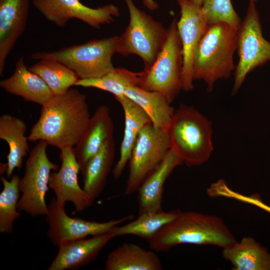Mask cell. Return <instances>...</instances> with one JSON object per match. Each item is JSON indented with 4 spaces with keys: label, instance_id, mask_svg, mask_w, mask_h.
I'll return each instance as SVG.
<instances>
[{
    "label": "cell",
    "instance_id": "44dd1931",
    "mask_svg": "<svg viewBox=\"0 0 270 270\" xmlns=\"http://www.w3.org/2000/svg\"><path fill=\"white\" fill-rule=\"evenodd\" d=\"M160 258L154 250L134 243L122 244L108 256L106 270H162Z\"/></svg>",
    "mask_w": 270,
    "mask_h": 270
},
{
    "label": "cell",
    "instance_id": "603a6c76",
    "mask_svg": "<svg viewBox=\"0 0 270 270\" xmlns=\"http://www.w3.org/2000/svg\"><path fill=\"white\" fill-rule=\"evenodd\" d=\"M26 123L21 119L8 114L0 116V138L8 145L9 152L6 156V176L12 177L14 170L20 168L24 157L29 150Z\"/></svg>",
    "mask_w": 270,
    "mask_h": 270
},
{
    "label": "cell",
    "instance_id": "1f68e13d",
    "mask_svg": "<svg viewBox=\"0 0 270 270\" xmlns=\"http://www.w3.org/2000/svg\"><path fill=\"white\" fill-rule=\"evenodd\" d=\"M196 6H201L203 0H188Z\"/></svg>",
    "mask_w": 270,
    "mask_h": 270
},
{
    "label": "cell",
    "instance_id": "30bf717a",
    "mask_svg": "<svg viewBox=\"0 0 270 270\" xmlns=\"http://www.w3.org/2000/svg\"><path fill=\"white\" fill-rule=\"evenodd\" d=\"M170 149L167 132L152 124L140 132L129 160V173L124 195L138 191L144 180L156 168Z\"/></svg>",
    "mask_w": 270,
    "mask_h": 270
},
{
    "label": "cell",
    "instance_id": "2e32d148",
    "mask_svg": "<svg viewBox=\"0 0 270 270\" xmlns=\"http://www.w3.org/2000/svg\"><path fill=\"white\" fill-rule=\"evenodd\" d=\"M114 238L109 232L65 242L58 247V253L48 270H75L94 260L100 252Z\"/></svg>",
    "mask_w": 270,
    "mask_h": 270
},
{
    "label": "cell",
    "instance_id": "7c38bea8",
    "mask_svg": "<svg viewBox=\"0 0 270 270\" xmlns=\"http://www.w3.org/2000/svg\"><path fill=\"white\" fill-rule=\"evenodd\" d=\"M32 2L46 20L60 28L70 20L76 18L98 29L102 25L112 22L120 15L118 8L113 4L92 8L80 0H32Z\"/></svg>",
    "mask_w": 270,
    "mask_h": 270
},
{
    "label": "cell",
    "instance_id": "e0dca14e",
    "mask_svg": "<svg viewBox=\"0 0 270 270\" xmlns=\"http://www.w3.org/2000/svg\"><path fill=\"white\" fill-rule=\"evenodd\" d=\"M114 123L108 108L99 106L90 117L88 126L78 144L74 148L80 172L86 163L113 137Z\"/></svg>",
    "mask_w": 270,
    "mask_h": 270
},
{
    "label": "cell",
    "instance_id": "9c48e42d",
    "mask_svg": "<svg viewBox=\"0 0 270 270\" xmlns=\"http://www.w3.org/2000/svg\"><path fill=\"white\" fill-rule=\"evenodd\" d=\"M256 2L249 0L246 15L238 30V62L234 70L232 95L236 94L250 72L270 62V42L262 36Z\"/></svg>",
    "mask_w": 270,
    "mask_h": 270
},
{
    "label": "cell",
    "instance_id": "484cf974",
    "mask_svg": "<svg viewBox=\"0 0 270 270\" xmlns=\"http://www.w3.org/2000/svg\"><path fill=\"white\" fill-rule=\"evenodd\" d=\"M28 69L44 80L54 95L65 93L79 80L75 72L56 60H40Z\"/></svg>",
    "mask_w": 270,
    "mask_h": 270
},
{
    "label": "cell",
    "instance_id": "7402d4cb",
    "mask_svg": "<svg viewBox=\"0 0 270 270\" xmlns=\"http://www.w3.org/2000/svg\"><path fill=\"white\" fill-rule=\"evenodd\" d=\"M115 152V142L112 137L104 142L81 172L82 188L94 200L100 196L106 186L114 164Z\"/></svg>",
    "mask_w": 270,
    "mask_h": 270
},
{
    "label": "cell",
    "instance_id": "83f0119b",
    "mask_svg": "<svg viewBox=\"0 0 270 270\" xmlns=\"http://www.w3.org/2000/svg\"><path fill=\"white\" fill-rule=\"evenodd\" d=\"M142 74V71L134 72L124 68H114L101 77L79 79L75 86L96 88L109 92L117 98L124 96L128 88L138 86Z\"/></svg>",
    "mask_w": 270,
    "mask_h": 270
},
{
    "label": "cell",
    "instance_id": "3957f363",
    "mask_svg": "<svg viewBox=\"0 0 270 270\" xmlns=\"http://www.w3.org/2000/svg\"><path fill=\"white\" fill-rule=\"evenodd\" d=\"M238 30L225 22L210 25L194 54L193 80H202L212 91L219 79L234 71L233 56L236 50Z\"/></svg>",
    "mask_w": 270,
    "mask_h": 270
},
{
    "label": "cell",
    "instance_id": "ffe728a7",
    "mask_svg": "<svg viewBox=\"0 0 270 270\" xmlns=\"http://www.w3.org/2000/svg\"><path fill=\"white\" fill-rule=\"evenodd\" d=\"M115 98L121 104L124 114V129L120 158L112 170L114 178L117 180L129 162L140 132L145 126L152 122L145 112L130 98L125 95Z\"/></svg>",
    "mask_w": 270,
    "mask_h": 270
},
{
    "label": "cell",
    "instance_id": "ac0fdd59",
    "mask_svg": "<svg viewBox=\"0 0 270 270\" xmlns=\"http://www.w3.org/2000/svg\"><path fill=\"white\" fill-rule=\"evenodd\" d=\"M183 162L170 149L138 190V215L162 210L164 186L174 170Z\"/></svg>",
    "mask_w": 270,
    "mask_h": 270
},
{
    "label": "cell",
    "instance_id": "7a4b0ae2",
    "mask_svg": "<svg viewBox=\"0 0 270 270\" xmlns=\"http://www.w3.org/2000/svg\"><path fill=\"white\" fill-rule=\"evenodd\" d=\"M155 252H166L180 244L212 245L222 248L237 240L219 216L192 211L176 216L147 240Z\"/></svg>",
    "mask_w": 270,
    "mask_h": 270
},
{
    "label": "cell",
    "instance_id": "4dcf8cb0",
    "mask_svg": "<svg viewBox=\"0 0 270 270\" xmlns=\"http://www.w3.org/2000/svg\"><path fill=\"white\" fill-rule=\"evenodd\" d=\"M143 3L145 6L151 11H154L158 8V4L154 0H144Z\"/></svg>",
    "mask_w": 270,
    "mask_h": 270
},
{
    "label": "cell",
    "instance_id": "9a60e30c",
    "mask_svg": "<svg viewBox=\"0 0 270 270\" xmlns=\"http://www.w3.org/2000/svg\"><path fill=\"white\" fill-rule=\"evenodd\" d=\"M30 0H0V75L6 60L26 27Z\"/></svg>",
    "mask_w": 270,
    "mask_h": 270
},
{
    "label": "cell",
    "instance_id": "4fadbf2b",
    "mask_svg": "<svg viewBox=\"0 0 270 270\" xmlns=\"http://www.w3.org/2000/svg\"><path fill=\"white\" fill-rule=\"evenodd\" d=\"M177 2L180 9V17L177 21V28L183 56L182 90L189 92L194 88L192 64L194 54L210 25L201 6L194 5L188 0H177Z\"/></svg>",
    "mask_w": 270,
    "mask_h": 270
},
{
    "label": "cell",
    "instance_id": "d6a6232c",
    "mask_svg": "<svg viewBox=\"0 0 270 270\" xmlns=\"http://www.w3.org/2000/svg\"><path fill=\"white\" fill-rule=\"evenodd\" d=\"M256 2L258 0H254Z\"/></svg>",
    "mask_w": 270,
    "mask_h": 270
},
{
    "label": "cell",
    "instance_id": "52a82bcc",
    "mask_svg": "<svg viewBox=\"0 0 270 270\" xmlns=\"http://www.w3.org/2000/svg\"><path fill=\"white\" fill-rule=\"evenodd\" d=\"M130 14L129 23L120 36L116 52L122 56H139L144 68L150 66L163 47L167 29L138 8L132 0H124Z\"/></svg>",
    "mask_w": 270,
    "mask_h": 270
},
{
    "label": "cell",
    "instance_id": "8992f818",
    "mask_svg": "<svg viewBox=\"0 0 270 270\" xmlns=\"http://www.w3.org/2000/svg\"><path fill=\"white\" fill-rule=\"evenodd\" d=\"M182 46L174 18L167 29L166 40L156 59L142 71L138 86L162 94L171 104L182 90Z\"/></svg>",
    "mask_w": 270,
    "mask_h": 270
},
{
    "label": "cell",
    "instance_id": "cb8c5ba5",
    "mask_svg": "<svg viewBox=\"0 0 270 270\" xmlns=\"http://www.w3.org/2000/svg\"><path fill=\"white\" fill-rule=\"evenodd\" d=\"M222 256L234 270H270V254L252 237L243 238L222 248Z\"/></svg>",
    "mask_w": 270,
    "mask_h": 270
},
{
    "label": "cell",
    "instance_id": "5bb4252c",
    "mask_svg": "<svg viewBox=\"0 0 270 270\" xmlns=\"http://www.w3.org/2000/svg\"><path fill=\"white\" fill-rule=\"evenodd\" d=\"M60 158L61 166L58 172L50 174L49 188L54 191L59 204L71 202L75 211L81 212L90 207L94 200L78 184V174L80 170L74 148L68 147L60 150Z\"/></svg>",
    "mask_w": 270,
    "mask_h": 270
},
{
    "label": "cell",
    "instance_id": "277c9868",
    "mask_svg": "<svg viewBox=\"0 0 270 270\" xmlns=\"http://www.w3.org/2000/svg\"><path fill=\"white\" fill-rule=\"evenodd\" d=\"M210 120L194 107L181 104L174 110L168 132L170 149L186 166L206 162L213 151Z\"/></svg>",
    "mask_w": 270,
    "mask_h": 270
},
{
    "label": "cell",
    "instance_id": "d4e9b609",
    "mask_svg": "<svg viewBox=\"0 0 270 270\" xmlns=\"http://www.w3.org/2000/svg\"><path fill=\"white\" fill-rule=\"evenodd\" d=\"M124 95L145 112L154 126L168 132L174 110L162 94L132 86L126 90Z\"/></svg>",
    "mask_w": 270,
    "mask_h": 270
},
{
    "label": "cell",
    "instance_id": "5b68a950",
    "mask_svg": "<svg viewBox=\"0 0 270 270\" xmlns=\"http://www.w3.org/2000/svg\"><path fill=\"white\" fill-rule=\"evenodd\" d=\"M119 38L114 36L55 51L38 52L32 53L31 58L56 60L72 70L79 79L99 78L115 68L112 58L116 52Z\"/></svg>",
    "mask_w": 270,
    "mask_h": 270
},
{
    "label": "cell",
    "instance_id": "ba28073f",
    "mask_svg": "<svg viewBox=\"0 0 270 270\" xmlns=\"http://www.w3.org/2000/svg\"><path fill=\"white\" fill-rule=\"evenodd\" d=\"M48 144L40 140L30 150L25 164L24 172L18 183L22 193L18 210L32 217L46 216L48 206L45 196L49 189L51 170H57L58 166L48 158L46 149Z\"/></svg>",
    "mask_w": 270,
    "mask_h": 270
},
{
    "label": "cell",
    "instance_id": "6da1fadb",
    "mask_svg": "<svg viewBox=\"0 0 270 270\" xmlns=\"http://www.w3.org/2000/svg\"><path fill=\"white\" fill-rule=\"evenodd\" d=\"M90 118L86 94L78 89L70 88L63 94L54 95L42 106L40 118L32 126L28 140H44L60 150L74 148Z\"/></svg>",
    "mask_w": 270,
    "mask_h": 270
},
{
    "label": "cell",
    "instance_id": "8fae6325",
    "mask_svg": "<svg viewBox=\"0 0 270 270\" xmlns=\"http://www.w3.org/2000/svg\"><path fill=\"white\" fill-rule=\"evenodd\" d=\"M65 205L53 198L48 205L46 215L48 236L57 247L65 242L109 232L114 227L134 219L132 214L103 222L72 218L66 212Z\"/></svg>",
    "mask_w": 270,
    "mask_h": 270
},
{
    "label": "cell",
    "instance_id": "4316f807",
    "mask_svg": "<svg viewBox=\"0 0 270 270\" xmlns=\"http://www.w3.org/2000/svg\"><path fill=\"white\" fill-rule=\"evenodd\" d=\"M179 210L164 212L162 210L143 214L130 222L118 226L111 230L114 238L132 235L148 240L158 230L172 220Z\"/></svg>",
    "mask_w": 270,
    "mask_h": 270
},
{
    "label": "cell",
    "instance_id": "f1b7e54d",
    "mask_svg": "<svg viewBox=\"0 0 270 270\" xmlns=\"http://www.w3.org/2000/svg\"><path fill=\"white\" fill-rule=\"evenodd\" d=\"M20 178L14 174L8 180L1 176L3 189L0 194V233L11 234L14 222L20 217L18 205L20 198L18 183Z\"/></svg>",
    "mask_w": 270,
    "mask_h": 270
},
{
    "label": "cell",
    "instance_id": "d6986e66",
    "mask_svg": "<svg viewBox=\"0 0 270 270\" xmlns=\"http://www.w3.org/2000/svg\"><path fill=\"white\" fill-rule=\"evenodd\" d=\"M0 86L6 92L41 106L54 96L46 83L38 75L31 72L20 57L15 65L13 74L0 82Z\"/></svg>",
    "mask_w": 270,
    "mask_h": 270
},
{
    "label": "cell",
    "instance_id": "f546056e",
    "mask_svg": "<svg viewBox=\"0 0 270 270\" xmlns=\"http://www.w3.org/2000/svg\"><path fill=\"white\" fill-rule=\"evenodd\" d=\"M201 8L210 26L225 22L238 30L242 23L230 0H203Z\"/></svg>",
    "mask_w": 270,
    "mask_h": 270
}]
</instances>
